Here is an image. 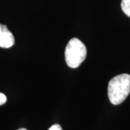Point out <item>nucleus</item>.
<instances>
[{"label": "nucleus", "instance_id": "f257e3e1", "mask_svg": "<svg viewBox=\"0 0 130 130\" xmlns=\"http://www.w3.org/2000/svg\"><path fill=\"white\" fill-rule=\"evenodd\" d=\"M130 93V75L121 74L112 78L108 86V96L113 105H119Z\"/></svg>", "mask_w": 130, "mask_h": 130}, {"label": "nucleus", "instance_id": "f03ea898", "mask_svg": "<svg viewBox=\"0 0 130 130\" xmlns=\"http://www.w3.org/2000/svg\"><path fill=\"white\" fill-rule=\"evenodd\" d=\"M87 56V48L83 42L77 38H73L67 43L65 50L67 64L71 68H77Z\"/></svg>", "mask_w": 130, "mask_h": 130}, {"label": "nucleus", "instance_id": "7ed1b4c3", "mask_svg": "<svg viewBox=\"0 0 130 130\" xmlns=\"http://www.w3.org/2000/svg\"><path fill=\"white\" fill-rule=\"evenodd\" d=\"M14 43V38L12 33L8 30L6 25L0 24V47L8 48Z\"/></svg>", "mask_w": 130, "mask_h": 130}, {"label": "nucleus", "instance_id": "20e7f679", "mask_svg": "<svg viewBox=\"0 0 130 130\" xmlns=\"http://www.w3.org/2000/svg\"><path fill=\"white\" fill-rule=\"evenodd\" d=\"M121 7L124 14L130 18V0H121Z\"/></svg>", "mask_w": 130, "mask_h": 130}, {"label": "nucleus", "instance_id": "39448f33", "mask_svg": "<svg viewBox=\"0 0 130 130\" xmlns=\"http://www.w3.org/2000/svg\"><path fill=\"white\" fill-rule=\"evenodd\" d=\"M7 102V97L4 93H0V106L5 104Z\"/></svg>", "mask_w": 130, "mask_h": 130}, {"label": "nucleus", "instance_id": "423d86ee", "mask_svg": "<svg viewBox=\"0 0 130 130\" xmlns=\"http://www.w3.org/2000/svg\"><path fill=\"white\" fill-rule=\"evenodd\" d=\"M48 130H62V128L59 124H54V125L51 126Z\"/></svg>", "mask_w": 130, "mask_h": 130}, {"label": "nucleus", "instance_id": "0eeeda50", "mask_svg": "<svg viewBox=\"0 0 130 130\" xmlns=\"http://www.w3.org/2000/svg\"><path fill=\"white\" fill-rule=\"evenodd\" d=\"M18 130H27L26 129H24V128H21V129H20Z\"/></svg>", "mask_w": 130, "mask_h": 130}]
</instances>
